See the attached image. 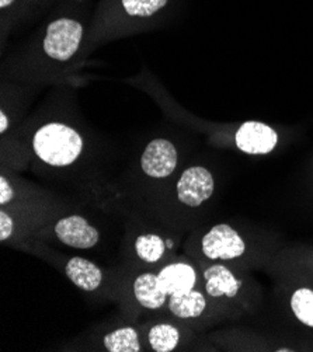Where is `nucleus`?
<instances>
[{
    "instance_id": "obj_4",
    "label": "nucleus",
    "mask_w": 313,
    "mask_h": 352,
    "mask_svg": "<svg viewBox=\"0 0 313 352\" xmlns=\"http://www.w3.org/2000/svg\"><path fill=\"white\" fill-rule=\"evenodd\" d=\"M214 188L215 183L210 170L194 166L184 170L177 182V198L182 204L197 208L213 197Z\"/></svg>"
},
{
    "instance_id": "obj_13",
    "label": "nucleus",
    "mask_w": 313,
    "mask_h": 352,
    "mask_svg": "<svg viewBox=\"0 0 313 352\" xmlns=\"http://www.w3.org/2000/svg\"><path fill=\"white\" fill-rule=\"evenodd\" d=\"M104 346L110 352H138L141 351L139 337L135 329L122 327L104 337Z\"/></svg>"
},
{
    "instance_id": "obj_20",
    "label": "nucleus",
    "mask_w": 313,
    "mask_h": 352,
    "mask_svg": "<svg viewBox=\"0 0 313 352\" xmlns=\"http://www.w3.org/2000/svg\"><path fill=\"white\" fill-rule=\"evenodd\" d=\"M8 128H9V120L5 114V111H2L0 113V133H5Z\"/></svg>"
},
{
    "instance_id": "obj_18",
    "label": "nucleus",
    "mask_w": 313,
    "mask_h": 352,
    "mask_svg": "<svg viewBox=\"0 0 313 352\" xmlns=\"http://www.w3.org/2000/svg\"><path fill=\"white\" fill-rule=\"evenodd\" d=\"M13 229V219L5 212V210H2V212H0V241H6L12 236Z\"/></svg>"
},
{
    "instance_id": "obj_7",
    "label": "nucleus",
    "mask_w": 313,
    "mask_h": 352,
    "mask_svg": "<svg viewBox=\"0 0 313 352\" xmlns=\"http://www.w3.org/2000/svg\"><path fill=\"white\" fill-rule=\"evenodd\" d=\"M237 148L249 155H267L270 153L278 142L277 132L257 121H249L243 124L236 132Z\"/></svg>"
},
{
    "instance_id": "obj_21",
    "label": "nucleus",
    "mask_w": 313,
    "mask_h": 352,
    "mask_svg": "<svg viewBox=\"0 0 313 352\" xmlns=\"http://www.w3.org/2000/svg\"><path fill=\"white\" fill-rule=\"evenodd\" d=\"M13 2H14V0H0V8H2V9H6V8L12 6V5H13Z\"/></svg>"
},
{
    "instance_id": "obj_12",
    "label": "nucleus",
    "mask_w": 313,
    "mask_h": 352,
    "mask_svg": "<svg viewBox=\"0 0 313 352\" xmlns=\"http://www.w3.org/2000/svg\"><path fill=\"white\" fill-rule=\"evenodd\" d=\"M206 302L199 291H188L171 295L169 299L170 311L180 319H195L204 313Z\"/></svg>"
},
{
    "instance_id": "obj_6",
    "label": "nucleus",
    "mask_w": 313,
    "mask_h": 352,
    "mask_svg": "<svg viewBox=\"0 0 313 352\" xmlns=\"http://www.w3.org/2000/svg\"><path fill=\"white\" fill-rule=\"evenodd\" d=\"M54 230L59 241L80 250L94 248L100 239L98 230L79 215L62 218L56 222Z\"/></svg>"
},
{
    "instance_id": "obj_16",
    "label": "nucleus",
    "mask_w": 313,
    "mask_h": 352,
    "mask_svg": "<svg viewBox=\"0 0 313 352\" xmlns=\"http://www.w3.org/2000/svg\"><path fill=\"white\" fill-rule=\"evenodd\" d=\"M291 309L301 323L313 327V291L298 289L291 298Z\"/></svg>"
},
{
    "instance_id": "obj_8",
    "label": "nucleus",
    "mask_w": 313,
    "mask_h": 352,
    "mask_svg": "<svg viewBox=\"0 0 313 352\" xmlns=\"http://www.w3.org/2000/svg\"><path fill=\"white\" fill-rule=\"evenodd\" d=\"M158 280L160 289L167 296H171L194 289L197 283V274L190 264L175 263L166 265L158 274Z\"/></svg>"
},
{
    "instance_id": "obj_15",
    "label": "nucleus",
    "mask_w": 313,
    "mask_h": 352,
    "mask_svg": "<svg viewBox=\"0 0 313 352\" xmlns=\"http://www.w3.org/2000/svg\"><path fill=\"white\" fill-rule=\"evenodd\" d=\"M135 252L142 261L152 264L158 263L163 257L166 244L158 234H142L135 241Z\"/></svg>"
},
{
    "instance_id": "obj_17",
    "label": "nucleus",
    "mask_w": 313,
    "mask_h": 352,
    "mask_svg": "<svg viewBox=\"0 0 313 352\" xmlns=\"http://www.w3.org/2000/svg\"><path fill=\"white\" fill-rule=\"evenodd\" d=\"M125 12L132 17H151L163 9L169 0H121Z\"/></svg>"
},
{
    "instance_id": "obj_1",
    "label": "nucleus",
    "mask_w": 313,
    "mask_h": 352,
    "mask_svg": "<svg viewBox=\"0 0 313 352\" xmlns=\"http://www.w3.org/2000/svg\"><path fill=\"white\" fill-rule=\"evenodd\" d=\"M32 148L44 163L65 167L75 163L82 155L83 139L74 128L51 122L41 126L34 135Z\"/></svg>"
},
{
    "instance_id": "obj_9",
    "label": "nucleus",
    "mask_w": 313,
    "mask_h": 352,
    "mask_svg": "<svg viewBox=\"0 0 313 352\" xmlns=\"http://www.w3.org/2000/svg\"><path fill=\"white\" fill-rule=\"evenodd\" d=\"M65 274L74 285L86 292L96 291L102 280L101 270L91 261L82 257L69 260L65 267Z\"/></svg>"
},
{
    "instance_id": "obj_11",
    "label": "nucleus",
    "mask_w": 313,
    "mask_h": 352,
    "mask_svg": "<svg viewBox=\"0 0 313 352\" xmlns=\"http://www.w3.org/2000/svg\"><path fill=\"white\" fill-rule=\"evenodd\" d=\"M133 295L139 305L155 310L166 303L167 295L160 289L158 275L147 272L133 280Z\"/></svg>"
},
{
    "instance_id": "obj_3",
    "label": "nucleus",
    "mask_w": 313,
    "mask_h": 352,
    "mask_svg": "<svg viewBox=\"0 0 313 352\" xmlns=\"http://www.w3.org/2000/svg\"><path fill=\"white\" fill-rule=\"evenodd\" d=\"M202 253L210 260H233L246 250V244L229 225H217L202 237Z\"/></svg>"
},
{
    "instance_id": "obj_19",
    "label": "nucleus",
    "mask_w": 313,
    "mask_h": 352,
    "mask_svg": "<svg viewBox=\"0 0 313 352\" xmlns=\"http://www.w3.org/2000/svg\"><path fill=\"white\" fill-rule=\"evenodd\" d=\"M13 188L6 180V177H0V204L6 205L13 199Z\"/></svg>"
},
{
    "instance_id": "obj_2",
    "label": "nucleus",
    "mask_w": 313,
    "mask_h": 352,
    "mask_svg": "<svg viewBox=\"0 0 313 352\" xmlns=\"http://www.w3.org/2000/svg\"><path fill=\"white\" fill-rule=\"evenodd\" d=\"M83 37V27L72 19H58L47 28L43 43L45 54L59 62L71 59L79 50Z\"/></svg>"
},
{
    "instance_id": "obj_10",
    "label": "nucleus",
    "mask_w": 313,
    "mask_h": 352,
    "mask_svg": "<svg viewBox=\"0 0 313 352\" xmlns=\"http://www.w3.org/2000/svg\"><path fill=\"white\" fill-rule=\"evenodd\" d=\"M206 294L213 298L236 296L241 283L224 265H213L204 272Z\"/></svg>"
},
{
    "instance_id": "obj_14",
    "label": "nucleus",
    "mask_w": 313,
    "mask_h": 352,
    "mask_svg": "<svg viewBox=\"0 0 313 352\" xmlns=\"http://www.w3.org/2000/svg\"><path fill=\"white\" fill-rule=\"evenodd\" d=\"M149 344L156 352H170L176 349L180 342V331L171 324H156L148 336Z\"/></svg>"
},
{
    "instance_id": "obj_5",
    "label": "nucleus",
    "mask_w": 313,
    "mask_h": 352,
    "mask_svg": "<svg viewBox=\"0 0 313 352\" xmlns=\"http://www.w3.org/2000/svg\"><path fill=\"white\" fill-rule=\"evenodd\" d=\"M177 151L167 139H153L141 157L144 173L152 179H166L176 170Z\"/></svg>"
}]
</instances>
